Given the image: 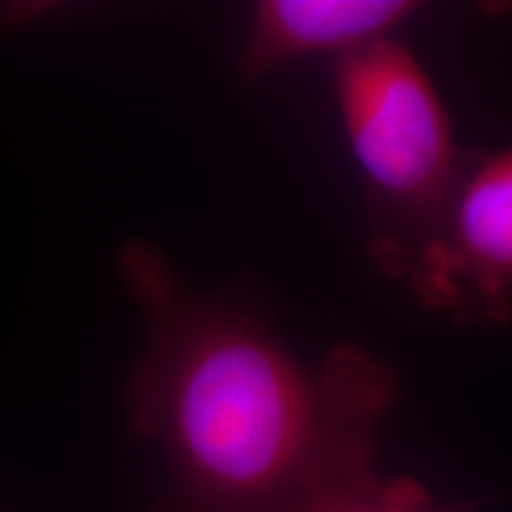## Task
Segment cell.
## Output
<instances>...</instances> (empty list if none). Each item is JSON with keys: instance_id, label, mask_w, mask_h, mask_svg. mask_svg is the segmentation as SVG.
Masks as SVG:
<instances>
[{"instance_id": "2", "label": "cell", "mask_w": 512, "mask_h": 512, "mask_svg": "<svg viewBox=\"0 0 512 512\" xmlns=\"http://www.w3.org/2000/svg\"><path fill=\"white\" fill-rule=\"evenodd\" d=\"M332 95L366 207L368 254L406 283L463 166L451 112L406 43L384 38L330 62Z\"/></svg>"}, {"instance_id": "1", "label": "cell", "mask_w": 512, "mask_h": 512, "mask_svg": "<svg viewBox=\"0 0 512 512\" xmlns=\"http://www.w3.org/2000/svg\"><path fill=\"white\" fill-rule=\"evenodd\" d=\"M117 266L145 325L128 425L166 460L164 512H285L339 465L377 453L399 401L384 358L339 342L309 368L252 309L190 290L150 242H126Z\"/></svg>"}, {"instance_id": "4", "label": "cell", "mask_w": 512, "mask_h": 512, "mask_svg": "<svg viewBox=\"0 0 512 512\" xmlns=\"http://www.w3.org/2000/svg\"><path fill=\"white\" fill-rule=\"evenodd\" d=\"M413 0H259L238 57L242 81L256 83L306 57H339L394 38L420 15Z\"/></svg>"}, {"instance_id": "3", "label": "cell", "mask_w": 512, "mask_h": 512, "mask_svg": "<svg viewBox=\"0 0 512 512\" xmlns=\"http://www.w3.org/2000/svg\"><path fill=\"white\" fill-rule=\"evenodd\" d=\"M420 309L458 325L512 320V145L465 150L430 242L408 273Z\"/></svg>"}, {"instance_id": "5", "label": "cell", "mask_w": 512, "mask_h": 512, "mask_svg": "<svg viewBox=\"0 0 512 512\" xmlns=\"http://www.w3.org/2000/svg\"><path fill=\"white\" fill-rule=\"evenodd\" d=\"M375 456H358L313 484L285 512H472L475 503H441L408 477H380Z\"/></svg>"}]
</instances>
